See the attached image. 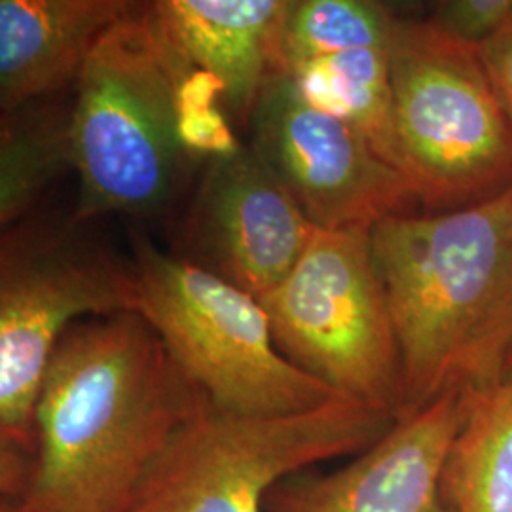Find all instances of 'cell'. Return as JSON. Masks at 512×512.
Listing matches in <instances>:
<instances>
[{
    "label": "cell",
    "mask_w": 512,
    "mask_h": 512,
    "mask_svg": "<svg viewBox=\"0 0 512 512\" xmlns=\"http://www.w3.org/2000/svg\"><path fill=\"white\" fill-rule=\"evenodd\" d=\"M397 18L374 0H293L283 37L285 74L311 59L391 48Z\"/></svg>",
    "instance_id": "obj_17"
},
{
    "label": "cell",
    "mask_w": 512,
    "mask_h": 512,
    "mask_svg": "<svg viewBox=\"0 0 512 512\" xmlns=\"http://www.w3.org/2000/svg\"><path fill=\"white\" fill-rule=\"evenodd\" d=\"M133 311L207 403L224 412L289 414L342 397L277 349L262 304L230 281L137 238Z\"/></svg>",
    "instance_id": "obj_6"
},
{
    "label": "cell",
    "mask_w": 512,
    "mask_h": 512,
    "mask_svg": "<svg viewBox=\"0 0 512 512\" xmlns=\"http://www.w3.org/2000/svg\"><path fill=\"white\" fill-rule=\"evenodd\" d=\"M69 110L55 97L0 120V230L37 211L71 171Z\"/></svg>",
    "instance_id": "obj_15"
},
{
    "label": "cell",
    "mask_w": 512,
    "mask_h": 512,
    "mask_svg": "<svg viewBox=\"0 0 512 512\" xmlns=\"http://www.w3.org/2000/svg\"><path fill=\"white\" fill-rule=\"evenodd\" d=\"M0 512H27L19 499H0Z\"/></svg>",
    "instance_id": "obj_21"
},
{
    "label": "cell",
    "mask_w": 512,
    "mask_h": 512,
    "mask_svg": "<svg viewBox=\"0 0 512 512\" xmlns=\"http://www.w3.org/2000/svg\"><path fill=\"white\" fill-rule=\"evenodd\" d=\"M401 361L406 418L450 391L503 380L512 349V186L444 213L370 228Z\"/></svg>",
    "instance_id": "obj_2"
},
{
    "label": "cell",
    "mask_w": 512,
    "mask_h": 512,
    "mask_svg": "<svg viewBox=\"0 0 512 512\" xmlns=\"http://www.w3.org/2000/svg\"><path fill=\"white\" fill-rule=\"evenodd\" d=\"M478 48L495 93L512 124V18L495 37Z\"/></svg>",
    "instance_id": "obj_19"
},
{
    "label": "cell",
    "mask_w": 512,
    "mask_h": 512,
    "mask_svg": "<svg viewBox=\"0 0 512 512\" xmlns=\"http://www.w3.org/2000/svg\"><path fill=\"white\" fill-rule=\"evenodd\" d=\"M249 124V147L317 228H372L416 213L418 200L403 173L359 131L311 105L287 74L268 84Z\"/></svg>",
    "instance_id": "obj_9"
},
{
    "label": "cell",
    "mask_w": 512,
    "mask_h": 512,
    "mask_svg": "<svg viewBox=\"0 0 512 512\" xmlns=\"http://www.w3.org/2000/svg\"><path fill=\"white\" fill-rule=\"evenodd\" d=\"M131 0H0V118L74 86Z\"/></svg>",
    "instance_id": "obj_13"
},
{
    "label": "cell",
    "mask_w": 512,
    "mask_h": 512,
    "mask_svg": "<svg viewBox=\"0 0 512 512\" xmlns=\"http://www.w3.org/2000/svg\"><path fill=\"white\" fill-rule=\"evenodd\" d=\"M0 120H2V118H0Z\"/></svg>",
    "instance_id": "obj_23"
},
{
    "label": "cell",
    "mask_w": 512,
    "mask_h": 512,
    "mask_svg": "<svg viewBox=\"0 0 512 512\" xmlns=\"http://www.w3.org/2000/svg\"><path fill=\"white\" fill-rule=\"evenodd\" d=\"M391 164L425 213L512 186V124L480 48L431 19H397L391 42Z\"/></svg>",
    "instance_id": "obj_4"
},
{
    "label": "cell",
    "mask_w": 512,
    "mask_h": 512,
    "mask_svg": "<svg viewBox=\"0 0 512 512\" xmlns=\"http://www.w3.org/2000/svg\"><path fill=\"white\" fill-rule=\"evenodd\" d=\"M465 412L467 393L450 391L395 421L344 467L279 482L264 512H452L442 465Z\"/></svg>",
    "instance_id": "obj_11"
},
{
    "label": "cell",
    "mask_w": 512,
    "mask_h": 512,
    "mask_svg": "<svg viewBox=\"0 0 512 512\" xmlns=\"http://www.w3.org/2000/svg\"><path fill=\"white\" fill-rule=\"evenodd\" d=\"M293 0H158L152 10L184 61L211 76L222 107L249 122L260 95L285 74L283 37Z\"/></svg>",
    "instance_id": "obj_12"
},
{
    "label": "cell",
    "mask_w": 512,
    "mask_h": 512,
    "mask_svg": "<svg viewBox=\"0 0 512 512\" xmlns=\"http://www.w3.org/2000/svg\"><path fill=\"white\" fill-rule=\"evenodd\" d=\"M258 302L285 359L399 418L401 361L370 228H317L291 274Z\"/></svg>",
    "instance_id": "obj_8"
},
{
    "label": "cell",
    "mask_w": 512,
    "mask_h": 512,
    "mask_svg": "<svg viewBox=\"0 0 512 512\" xmlns=\"http://www.w3.org/2000/svg\"><path fill=\"white\" fill-rule=\"evenodd\" d=\"M431 21L444 33L482 46L512 18V0H444L433 4Z\"/></svg>",
    "instance_id": "obj_18"
},
{
    "label": "cell",
    "mask_w": 512,
    "mask_h": 512,
    "mask_svg": "<svg viewBox=\"0 0 512 512\" xmlns=\"http://www.w3.org/2000/svg\"><path fill=\"white\" fill-rule=\"evenodd\" d=\"M31 473V456L0 437V499H21Z\"/></svg>",
    "instance_id": "obj_20"
},
{
    "label": "cell",
    "mask_w": 512,
    "mask_h": 512,
    "mask_svg": "<svg viewBox=\"0 0 512 512\" xmlns=\"http://www.w3.org/2000/svg\"><path fill=\"white\" fill-rule=\"evenodd\" d=\"M395 421L384 408L349 397L270 416L205 403L154 459L128 512H264L279 482L361 454Z\"/></svg>",
    "instance_id": "obj_5"
},
{
    "label": "cell",
    "mask_w": 512,
    "mask_h": 512,
    "mask_svg": "<svg viewBox=\"0 0 512 512\" xmlns=\"http://www.w3.org/2000/svg\"><path fill=\"white\" fill-rule=\"evenodd\" d=\"M287 76L311 105L359 131L391 164V48L311 59L291 67Z\"/></svg>",
    "instance_id": "obj_16"
},
{
    "label": "cell",
    "mask_w": 512,
    "mask_h": 512,
    "mask_svg": "<svg viewBox=\"0 0 512 512\" xmlns=\"http://www.w3.org/2000/svg\"><path fill=\"white\" fill-rule=\"evenodd\" d=\"M190 65L165 37L152 2H133L93 48L73 86V215L154 217L175 202L192 164L179 93Z\"/></svg>",
    "instance_id": "obj_3"
},
{
    "label": "cell",
    "mask_w": 512,
    "mask_h": 512,
    "mask_svg": "<svg viewBox=\"0 0 512 512\" xmlns=\"http://www.w3.org/2000/svg\"><path fill=\"white\" fill-rule=\"evenodd\" d=\"M207 399L137 311L63 334L35 410L27 512H128L141 480Z\"/></svg>",
    "instance_id": "obj_1"
},
{
    "label": "cell",
    "mask_w": 512,
    "mask_h": 512,
    "mask_svg": "<svg viewBox=\"0 0 512 512\" xmlns=\"http://www.w3.org/2000/svg\"><path fill=\"white\" fill-rule=\"evenodd\" d=\"M467 393V412L442 465L452 512H512V380Z\"/></svg>",
    "instance_id": "obj_14"
},
{
    "label": "cell",
    "mask_w": 512,
    "mask_h": 512,
    "mask_svg": "<svg viewBox=\"0 0 512 512\" xmlns=\"http://www.w3.org/2000/svg\"><path fill=\"white\" fill-rule=\"evenodd\" d=\"M133 311L131 260L90 222L37 211L0 230V437L25 454L35 446L44 374L74 323Z\"/></svg>",
    "instance_id": "obj_7"
},
{
    "label": "cell",
    "mask_w": 512,
    "mask_h": 512,
    "mask_svg": "<svg viewBox=\"0 0 512 512\" xmlns=\"http://www.w3.org/2000/svg\"><path fill=\"white\" fill-rule=\"evenodd\" d=\"M503 380H512V349L509 353V359H507V365H505V372H503Z\"/></svg>",
    "instance_id": "obj_22"
},
{
    "label": "cell",
    "mask_w": 512,
    "mask_h": 512,
    "mask_svg": "<svg viewBox=\"0 0 512 512\" xmlns=\"http://www.w3.org/2000/svg\"><path fill=\"white\" fill-rule=\"evenodd\" d=\"M317 232L251 147L207 162L188 217L192 260L262 300L291 274Z\"/></svg>",
    "instance_id": "obj_10"
}]
</instances>
